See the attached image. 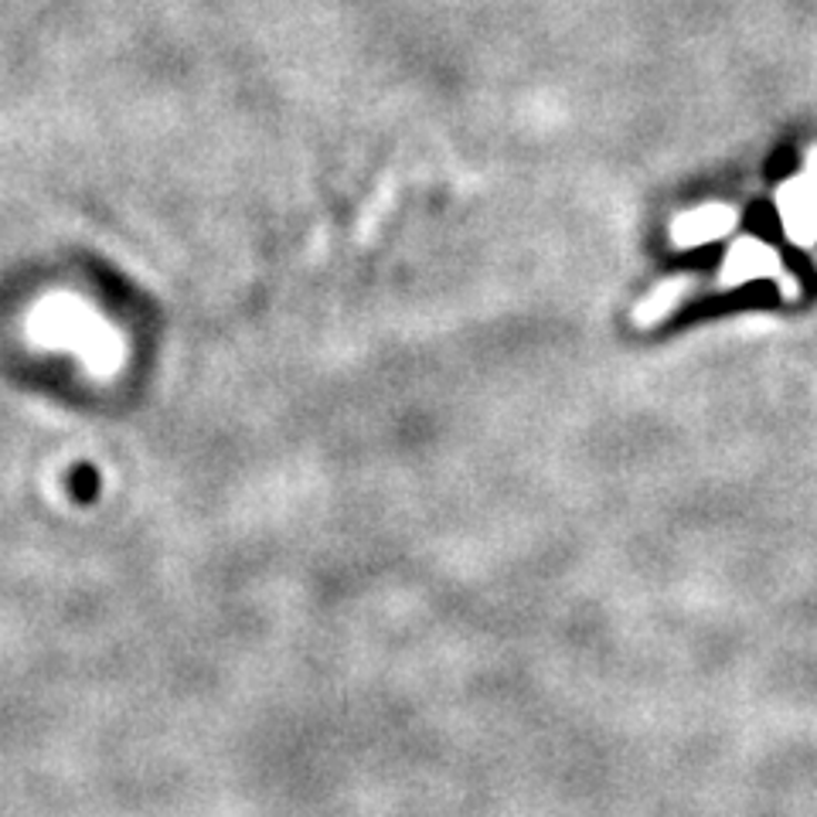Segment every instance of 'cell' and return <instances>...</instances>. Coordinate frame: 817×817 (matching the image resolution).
<instances>
[{"label": "cell", "instance_id": "cell-3", "mask_svg": "<svg viewBox=\"0 0 817 817\" xmlns=\"http://www.w3.org/2000/svg\"><path fill=\"white\" fill-rule=\"evenodd\" d=\"M770 272H777V256L759 242H739L726 259V283L749 280V277H770Z\"/></svg>", "mask_w": 817, "mask_h": 817}, {"label": "cell", "instance_id": "cell-4", "mask_svg": "<svg viewBox=\"0 0 817 817\" xmlns=\"http://www.w3.org/2000/svg\"><path fill=\"white\" fill-rule=\"evenodd\" d=\"M685 293V283L681 280H671V283H665L661 290H654L644 303H640V310H637V320L640 323H650V320H658V317H665L668 310H671V303L678 300Z\"/></svg>", "mask_w": 817, "mask_h": 817}, {"label": "cell", "instance_id": "cell-2", "mask_svg": "<svg viewBox=\"0 0 817 817\" xmlns=\"http://www.w3.org/2000/svg\"><path fill=\"white\" fill-rule=\"evenodd\" d=\"M729 226H733V211H729V208H719V205H713V208H698V211L678 218V226H675V242H678V246L713 242V239L726 236Z\"/></svg>", "mask_w": 817, "mask_h": 817}, {"label": "cell", "instance_id": "cell-1", "mask_svg": "<svg viewBox=\"0 0 817 817\" xmlns=\"http://www.w3.org/2000/svg\"><path fill=\"white\" fill-rule=\"evenodd\" d=\"M780 211H784V226L787 236L797 239L800 246L817 239V188L807 181L787 185L780 195Z\"/></svg>", "mask_w": 817, "mask_h": 817}]
</instances>
